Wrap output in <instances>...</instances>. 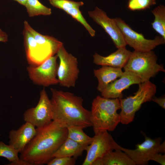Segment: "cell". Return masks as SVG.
<instances>
[{
    "label": "cell",
    "instance_id": "f546056e",
    "mask_svg": "<svg viewBox=\"0 0 165 165\" xmlns=\"http://www.w3.org/2000/svg\"><path fill=\"white\" fill-rule=\"evenodd\" d=\"M152 101L157 104L163 108H165V96L156 97L154 96L152 99Z\"/></svg>",
    "mask_w": 165,
    "mask_h": 165
},
{
    "label": "cell",
    "instance_id": "44dd1931",
    "mask_svg": "<svg viewBox=\"0 0 165 165\" xmlns=\"http://www.w3.org/2000/svg\"><path fill=\"white\" fill-rule=\"evenodd\" d=\"M152 12L154 16L151 23L153 29L165 39V6L160 5L153 9Z\"/></svg>",
    "mask_w": 165,
    "mask_h": 165
},
{
    "label": "cell",
    "instance_id": "1f68e13d",
    "mask_svg": "<svg viewBox=\"0 0 165 165\" xmlns=\"http://www.w3.org/2000/svg\"><path fill=\"white\" fill-rule=\"evenodd\" d=\"M13 0L17 2L19 4L22 5H24V6L27 0Z\"/></svg>",
    "mask_w": 165,
    "mask_h": 165
},
{
    "label": "cell",
    "instance_id": "52a82bcc",
    "mask_svg": "<svg viewBox=\"0 0 165 165\" xmlns=\"http://www.w3.org/2000/svg\"><path fill=\"white\" fill-rule=\"evenodd\" d=\"M56 54L59 59L57 71L59 84L67 88L75 87L80 72L77 58L68 53L63 45Z\"/></svg>",
    "mask_w": 165,
    "mask_h": 165
},
{
    "label": "cell",
    "instance_id": "7c38bea8",
    "mask_svg": "<svg viewBox=\"0 0 165 165\" xmlns=\"http://www.w3.org/2000/svg\"><path fill=\"white\" fill-rule=\"evenodd\" d=\"M88 14L109 35L117 48L126 47L127 44L115 18H109L105 12L97 7L88 11Z\"/></svg>",
    "mask_w": 165,
    "mask_h": 165
},
{
    "label": "cell",
    "instance_id": "30bf717a",
    "mask_svg": "<svg viewBox=\"0 0 165 165\" xmlns=\"http://www.w3.org/2000/svg\"><path fill=\"white\" fill-rule=\"evenodd\" d=\"M120 146L107 131H100L95 134L92 142L86 147V155L82 165H92L109 151L119 149Z\"/></svg>",
    "mask_w": 165,
    "mask_h": 165
},
{
    "label": "cell",
    "instance_id": "83f0119b",
    "mask_svg": "<svg viewBox=\"0 0 165 165\" xmlns=\"http://www.w3.org/2000/svg\"><path fill=\"white\" fill-rule=\"evenodd\" d=\"M76 159L73 157H54L47 163L48 165H74Z\"/></svg>",
    "mask_w": 165,
    "mask_h": 165
},
{
    "label": "cell",
    "instance_id": "d4e9b609",
    "mask_svg": "<svg viewBox=\"0 0 165 165\" xmlns=\"http://www.w3.org/2000/svg\"><path fill=\"white\" fill-rule=\"evenodd\" d=\"M66 13L80 22L85 27L92 37L95 36V31L87 22L79 10V8H72L68 10Z\"/></svg>",
    "mask_w": 165,
    "mask_h": 165
},
{
    "label": "cell",
    "instance_id": "5bb4252c",
    "mask_svg": "<svg viewBox=\"0 0 165 165\" xmlns=\"http://www.w3.org/2000/svg\"><path fill=\"white\" fill-rule=\"evenodd\" d=\"M36 132L35 127L26 122L18 129L10 131L9 136V145L20 153L33 138Z\"/></svg>",
    "mask_w": 165,
    "mask_h": 165
},
{
    "label": "cell",
    "instance_id": "8992f818",
    "mask_svg": "<svg viewBox=\"0 0 165 165\" xmlns=\"http://www.w3.org/2000/svg\"><path fill=\"white\" fill-rule=\"evenodd\" d=\"M145 141L136 145L135 149H127L121 146L119 148L125 152L136 165H147L155 154L165 152V142L161 143V138L153 139L145 135Z\"/></svg>",
    "mask_w": 165,
    "mask_h": 165
},
{
    "label": "cell",
    "instance_id": "5b68a950",
    "mask_svg": "<svg viewBox=\"0 0 165 165\" xmlns=\"http://www.w3.org/2000/svg\"><path fill=\"white\" fill-rule=\"evenodd\" d=\"M156 86L149 81L139 84L138 89L133 95L119 99L120 123L127 125L134 120L136 112L143 103L152 101L156 92Z\"/></svg>",
    "mask_w": 165,
    "mask_h": 165
},
{
    "label": "cell",
    "instance_id": "ffe728a7",
    "mask_svg": "<svg viewBox=\"0 0 165 165\" xmlns=\"http://www.w3.org/2000/svg\"><path fill=\"white\" fill-rule=\"evenodd\" d=\"M87 146L83 145L68 138L53 154V158L62 157L76 158L82 156Z\"/></svg>",
    "mask_w": 165,
    "mask_h": 165
},
{
    "label": "cell",
    "instance_id": "277c9868",
    "mask_svg": "<svg viewBox=\"0 0 165 165\" xmlns=\"http://www.w3.org/2000/svg\"><path fill=\"white\" fill-rule=\"evenodd\" d=\"M157 57L152 50L139 51L134 50L123 68L125 71L134 74L141 82L149 80L159 72H165L163 65L157 62Z\"/></svg>",
    "mask_w": 165,
    "mask_h": 165
},
{
    "label": "cell",
    "instance_id": "9c48e42d",
    "mask_svg": "<svg viewBox=\"0 0 165 165\" xmlns=\"http://www.w3.org/2000/svg\"><path fill=\"white\" fill-rule=\"evenodd\" d=\"M57 58L56 54L39 65H29L27 67L28 75L33 82L44 87L59 84L57 78Z\"/></svg>",
    "mask_w": 165,
    "mask_h": 165
},
{
    "label": "cell",
    "instance_id": "d6986e66",
    "mask_svg": "<svg viewBox=\"0 0 165 165\" xmlns=\"http://www.w3.org/2000/svg\"><path fill=\"white\" fill-rule=\"evenodd\" d=\"M111 150L92 165H135V162L124 152L119 149Z\"/></svg>",
    "mask_w": 165,
    "mask_h": 165
},
{
    "label": "cell",
    "instance_id": "603a6c76",
    "mask_svg": "<svg viewBox=\"0 0 165 165\" xmlns=\"http://www.w3.org/2000/svg\"><path fill=\"white\" fill-rule=\"evenodd\" d=\"M68 138L83 145L88 146L92 142L93 137L88 136L83 131V128L71 126L67 127Z\"/></svg>",
    "mask_w": 165,
    "mask_h": 165
},
{
    "label": "cell",
    "instance_id": "e0dca14e",
    "mask_svg": "<svg viewBox=\"0 0 165 165\" xmlns=\"http://www.w3.org/2000/svg\"><path fill=\"white\" fill-rule=\"evenodd\" d=\"M24 29L29 31L33 36L37 43L50 57L57 54L63 45L61 42L55 38L47 35H42L35 30L28 22H24Z\"/></svg>",
    "mask_w": 165,
    "mask_h": 165
},
{
    "label": "cell",
    "instance_id": "6da1fadb",
    "mask_svg": "<svg viewBox=\"0 0 165 165\" xmlns=\"http://www.w3.org/2000/svg\"><path fill=\"white\" fill-rule=\"evenodd\" d=\"M36 130L35 136L20 153L19 157L31 165L47 164L68 138L67 128L53 120Z\"/></svg>",
    "mask_w": 165,
    "mask_h": 165
},
{
    "label": "cell",
    "instance_id": "484cf974",
    "mask_svg": "<svg viewBox=\"0 0 165 165\" xmlns=\"http://www.w3.org/2000/svg\"><path fill=\"white\" fill-rule=\"evenodd\" d=\"M53 6L61 9L65 12L73 8H79L84 5L82 2H75L70 0H49Z\"/></svg>",
    "mask_w": 165,
    "mask_h": 165
},
{
    "label": "cell",
    "instance_id": "7402d4cb",
    "mask_svg": "<svg viewBox=\"0 0 165 165\" xmlns=\"http://www.w3.org/2000/svg\"><path fill=\"white\" fill-rule=\"evenodd\" d=\"M19 152L12 146L6 145L2 141L0 142V157L7 159L11 165H31L20 159L18 156Z\"/></svg>",
    "mask_w": 165,
    "mask_h": 165
},
{
    "label": "cell",
    "instance_id": "8fae6325",
    "mask_svg": "<svg viewBox=\"0 0 165 165\" xmlns=\"http://www.w3.org/2000/svg\"><path fill=\"white\" fill-rule=\"evenodd\" d=\"M23 118L26 122L31 123L36 128L43 127L53 121L50 100L44 88L40 92L39 101L36 106L26 110Z\"/></svg>",
    "mask_w": 165,
    "mask_h": 165
},
{
    "label": "cell",
    "instance_id": "f1b7e54d",
    "mask_svg": "<svg viewBox=\"0 0 165 165\" xmlns=\"http://www.w3.org/2000/svg\"><path fill=\"white\" fill-rule=\"evenodd\" d=\"M152 160L155 161L161 165H165V155H162L160 153L155 154Z\"/></svg>",
    "mask_w": 165,
    "mask_h": 165
},
{
    "label": "cell",
    "instance_id": "9a60e30c",
    "mask_svg": "<svg viewBox=\"0 0 165 165\" xmlns=\"http://www.w3.org/2000/svg\"><path fill=\"white\" fill-rule=\"evenodd\" d=\"M23 35L27 59L29 65H39L50 57L29 31L24 29Z\"/></svg>",
    "mask_w": 165,
    "mask_h": 165
},
{
    "label": "cell",
    "instance_id": "ba28073f",
    "mask_svg": "<svg viewBox=\"0 0 165 165\" xmlns=\"http://www.w3.org/2000/svg\"><path fill=\"white\" fill-rule=\"evenodd\" d=\"M115 19L127 45L133 48L134 50L139 51L152 50L157 46L165 43V39L160 36H156L153 39H147L142 34L133 30L120 18Z\"/></svg>",
    "mask_w": 165,
    "mask_h": 165
},
{
    "label": "cell",
    "instance_id": "2e32d148",
    "mask_svg": "<svg viewBox=\"0 0 165 165\" xmlns=\"http://www.w3.org/2000/svg\"><path fill=\"white\" fill-rule=\"evenodd\" d=\"M131 53L124 47L117 48L115 52L107 56H103L95 53L93 55V62L98 65L122 69L126 64Z\"/></svg>",
    "mask_w": 165,
    "mask_h": 165
},
{
    "label": "cell",
    "instance_id": "7a4b0ae2",
    "mask_svg": "<svg viewBox=\"0 0 165 165\" xmlns=\"http://www.w3.org/2000/svg\"><path fill=\"white\" fill-rule=\"evenodd\" d=\"M50 90L53 120L66 127L74 126L84 129L92 127L90 111L83 107L81 97L53 88Z\"/></svg>",
    "mask_w": 165,
    "mask_h": 165
},
{
    "label": "cell",
    "instance_id": "4dcf8cb0",
    "mask_svg": "<svg viewBox=\"0 0 165 165\" xmlns=\"http://www.w3.org/2000/svg\"><path fill=\"white\" fill-rule=\"evenodd\" d=\"M8 39L7 34L0 29V42H6L8 41Z\"/></svg>",
    "mask_w": 165,
    "mask_h": 165
},
{
    "label": "cell",
    "instance_id": "4fadbf2b",
    "mask_svg": "<svg viewBox=\"0 0 165 165\" xmlns=\"http://www.w3.org/2000/svg\"><path fill=\"white\" fill-rule=\"evenodd\" d=\"M141 83V79L134 74L124 71L121 77L108 85L101 93V96L108 98H122L124 90L133 85Z\"/></svg>",
    "mask_w": 165,
    "mask_h": 165
},
{
    "label": "cell",
    "instance_id": "4316f807",
    "mask_svg": "<svg viewBox=\"0 0 165 165\" xmlns=\"http://www.w3.org/2000/svg\"><path fill=\"white\" fill-rule=\"evenodd\" d=\"M157 0H128L127 8L130 10H141L149 9L156 4Z\"/></svg>",
    "mask_w": 165,
    "mask_h": 165
},
{
    "label": "cell",
    "instance_id": "cb8c5ba5",
    "mask_svg": "<svg viewBox=\"0 0 165 165\" xmlns=\"http://www.w3.org/2000/svg\"><path fill=\"white\" fill-rule=\"evenodd\" d=\"M24 6L30 17L49 15L52 13L51 9L43 5L38 0H27Z\"/></svg>",
    "mask_w": 165,
    "mask_h": 165
},
{
    "label": "cell",
    "instance_id": "ac0fdd59",
    "mask_svg": "<svg viewBox=\"0 0 165 165\" xmlns=\"http://www.w3.org/2000/svg\"><path fill=\"white\" fill-rule=\"evenodd\" d=\"M123 72L122 68L105 65L94 70V75L98 81L97 90L101 93L110 83L121 77Z\"/></svg>",
    "mask_w": 165,
    "mask_h": 165
},
{
    "label": "cell",
    "instance_id": "3957f363",
    "mask_svg": "<svg viewBox=\"0 0 165 165\" xmlns=\"http://www.w3.org/2000/svg\"><path fill=\"white\" fill-rule=\"evenodd\" d=\"M120 108L119 99L97 96L92 102L90 111V120L94 133L114 130L120 122V116L117 112Z\"/></svg>",
    "mask_w": 165,
    "mask_h": 165
}]
</instances>
